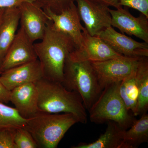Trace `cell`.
Returning a JSON list of instances; mask_svg holds the SVG:
<instances>
[{
    "mask_svg": "<svg viewBox=\"0 0 148 148\" xmlns=\"http://www.w3.org/2000/svg\"><path fill=\"white\" fill-rule=\"evenodd\" d=\"M41 40L34 44V47L44 78L61 83L66 59L75 47L69 37L53 27L51 20L48 21Z\"/></svg>",
    "mask_w": 148,
    "mask_h": 148,
    "instance_id": "6da1fadb",
    "label": "cell"
},
{
    "mask_svg": "<svg viewBox=\"0 0 148 148\" xmlns=\"http://www.w3.org/2000/svg\"><path fill=\"white\" fill-rule=\"evenodd\" d=\"M40 112L49 113H67L74 115L79 123L86 124L87 114L79 94L66 89L61 82L42 78L35 83Z\"/></svg>",
    "mask_w": 148,
    "mask_h": 148,
    "instance_id": "7a4b0ae2",
    "label": "cell"
},
{
    "mask_svg": "<svg viewBox=\"0 0 148 148\" xmlns=\"http://www.w3.org/2000/svg\"><path fill=\"white\" fill-rule=\"evenodd\" d=\"M78 119L73 114L40 112L27 120L25 127L32 134L38 148H56L69 130Z\"/></svg>",
    "mask_w": 148,
    "mask_h": 148,
    "instance_id": "3957f363",
    "label": "cell"
},
{
    "mask_svg": "<svg viewBox=\"0 0 148 148\" xmlns=\"http://www.w3.org/2000/svg\"><path fill=\"white\" fill-rule=\"evenodd\" d=\"M61 83L68 90L79 94L88 111L103 90L90 62L72 61L69 57L64 66Z\"/></svg>",
    "mask_w": 148,
    "mask_h": 148,
    "instance_id": "277c9868",
    "label": "cell"
},
{
    "mask_svg": "<svg viewBox=\"0 0 148 148\" xmlns=\"http://www.w3.org/2000/svg\"><path fill=\"white\" fill-rule=\"evenodd\" d=\"M120 82L109 85L102 90L88 111L91 122L103 124L112 121L126 130L136 120L129 113L119 95Z\"/></svg>",
    "mask_w": 148,
    "mask_h": 148,
    "instance_id": "5b68a950",
    "label": "cell"
},
{
    "mask_svg": "<svg viewBox=\"0 0 148 148\" xmlns=\"http://www.w3.org/2000/svg\"><path fill=\"white\" fill-rule=\"evenodd\" d=\"M140 58L123 57L90 62L102 89L120 82L136 71Z\"/></svg>",
    "mask_w": 148,
    "mask_h": 148,
    "instance_id": "8992f818",
    "label": "cell"
},
{
    "mask_svg": "<svg viewBox=\"0 0 148 148\" xmlns=\"http://www.w3.org/2000/svg\"><path fill=\"white\" fill-rule=\"evenodd\" d=\"M81 21L90 36H98L111 27L112 17L108 7L91 0H75Z\"/></svg>",
    "mask_w": 148,
    "mask_h": 148,
    "instance_id": "52a82bcc",
    "label": "cell"
},
{
    "mask_svg": "<svg viewBox=\"0 0 148 148\" xmlns=\"http://www.w3.org/2000/svg\"><path fill=\"white\" fill-rule=\"evenodd\" d=\"M82 34V45L75 49L69 54V59L71 61L97 62L124 57L113 50L99 37L90 36L84 27Z\"/></svg>",
    "mask_w": 148,
    "mask_h": 148,
    "instance_id": "ba28073f",
    "label": "cell"
},
{
    "mask_svg": "<svg viewBox=\"0 0 148 148\" xmlns=\"http://www.w3.org/2000/svg\"><path fill=\"white\" fill-rule=\"evenodd\" d=\"M37 59L34 42L21 27L16 33L0 66V74L14 67Z\"/></svg>",
    "mask_w": 148,
    "mask_h": 148,
    "instance_id": "9c48e42d",
    "label": "cell"
},
{
    "mask_svg": "<svg viewBox=\"0 0 148 148\" xmlns=\"http://www.w3.org/2000/svg\"><path fill=\"white\" fill-rule=\"evenodd\" d=\"M21 27L34 42L44 36L48 21L51 20L43 9L34 2H25L18 7Z\"/></svg>",
    "mask_w": 148,
    "mask_h": 148,
    "instance_id": "30bf717a",
    "label": "cell"
},
{
    "mask_svg": "<svg viewBox=\"0 0 148 148\" xmlns=\"http://www.w3.org/2000/svg\"><path fill=\"white\" fill-rule=\"evenodd\" d=\"M116 53L129 58L148 57V44L139 42L122 33L112 27L106 29L98 35Z\"/></svg>",
    "mask_w": 148,
    "mask_h": 148,
    "instance_id": "8fae6325",
    "label": "cell"
},
{
    "mask_svg": "<svg viewBox=\"0 0 148 148\" xmlns=\"http://www.w3.org/2000/svg\"><path fill=\"white\" fill-rule=\"evenodd\" d=\"M50 17L53 27L71 38L75 48L82 45L83 41L82 30L84 27L75 3L72 4L60 14H55L49 10H44Z\"/></svg>",
    "mask_w": 148,
    "mask_h": 148,
    "instance_id": "7c38bea8",
    "label": "cell"
},
{
    "mask_svg": "<svg viewBox=\"0 0 148 148\" xmlns=\"http://www.w3.org/2000/svg\"><path fill=\"white\" fill-rule=\"evenodd\" d=\"M112 21L111 26L115 27L122 34L134 36L148 44V18L141 14L133 16L122 7L113 10L109 9Z\"/></svg>",
    "mask_w": 148,
    "mask_h": 148,
    "instance_id": "4fadbf2b",
    "label": "cell"
},
{
    "mask_svg": "<svg viewBox=\"0 0 148 148\" xmlns=\"http://www.w3.org/2000/svg\"><path fill=\"white\" fill-rule=\"evenodd\" d=\"M0 80L8 90L22 85L36 83L44 77L38 59L16 66L0 74Z\"/></svg>",
    "mask_w": 148,
    "mask_h": 148,
    "instance_id": "5bb4252c",
    "label": "cell"
},
{
    "mask_svg": "<svg viewBox=\"0 0 148 148\" xmlns=\"http://www.w3.org/2000/svg\"><path fill=\"white\" fill-rule=\"evenodd\" d=\"M38 100V94L34 83L22 85L10 91V102L20 115L26 119L33 117L40 112Z\"/></svg>",
    "mask_w": 148,
    "mask_h": 148,
    "instance_id": "9a60e30c",
    "label": "cell"
},
{
    "mask_svg": "<svg viewBox=\"0 0 148 148\" xmlns=\"http://www.w3.org/2000/svg\"><path fill=\"white\" fill-rule=\"evenodd\" d=\"M19 20L18 7L5 9L0 26V66L14 39Z\"/></svg>",
    "mask_w": 148,
    "mask_h": 148,
    "instance_id": "2e32d148",
    "label": "cell"
},
{
    "mask_svg": "<svg viewBox=\"0 0 148 148\" xmlns=\"http://www.w3.org/2000/svg\"><path fill=\"white\" fill-rule=\"evenodd\" d=\"M107 127L104 133L95 142L81 143L73 148H122L125 130L115 122H107Z\"/></svg>",
    "mask_w": 148,
    "mask_h": 148,
    "instance_id": "e0dca14e",
    "label": "cell"
},
{
    "mask_svg": "<svg viewBox=\"0 0 148 148\" xmlns=\"http://www.w3.org/2000/svg\"><path fill=\"white\" fill-rule=\"evenodd\" d=\"M148 114H142L140 119L136 120L128 129L125 131L122 148H137L148 143Z\"/></svg>",
    "mask_w": 148,
    "mask_h": 148,
    "instance_id": "ac0fdd59",
    "label": "cell"
},
{
    "mask_svg": "<svg viewBox=\"0 0 148 148\" xmlns=\"http://www.w3.org/2000/svg\"><path fill=\"white\" fill-rule=\"evenodd\" d=\"M148 57H140L135 73L138 90L137 115L147 112L148 109Z\"/></svg>",
    "mask_w": 148,
    "mask_h": 148,
    "instance_id": "d6986e66",
    "label": "cell"
},
{
    "mask_svg": "<svg viewBox=\"0 0 148 148\" xmlns=\"http://www.w3.org/2000/svg\"><path fill=\"white\" fill-rule=\"evenodd\" d=\"M136 71L120 83L119 93L127 110L137 116L138 90L135 80Z\"/></svg>",
    "mask_w": 148,
    "mask_h": 148,
    "instance_id": "ffe728a7",
    "label": "cell"
},
{
    "mask_svg": "<svg viewBox=\"0 0 148 148\" xmlns=\"http://www.w3.org/2000/svg\"><path fill=\"white\" fill-rule=\"evenodd\" d=\"M27 120L20 115L15 108L0 102V129L24 127Z\"/></svg>",
    "mask_w": 148,
    "mask_h": 148,
    "instance_id": "44dd1931",
    "label": "cell"
},
{
    "mask_svg": "<svg viewBox=\"0 0 148 148\" xmlns=\"http://www.w3.org/2000/svg\"><path fill=\"white\" fill-rule=\"evenodd\" d=\"M14 143L15 148H38L32 134L25 127L15 130Z\"/></svg>",
    "mask_w": 148,
    "mask_h": 148,
    "instance_id": "7402d4cb",
    "label": "cell"
},
{
    "mask_svg": "<svg viewBox=\"0 0 148 148\" xmlns=\"http://www.w3.org/2000/svg\"><path fill=\"white\" fill-rule=\"evenodd\" d=\"M75 0H35L34 2L44 10L60 14L74 3Z\"/></svg>",
    "mask_w": 148,
    "mask_h": 148,
    "instance_id": "603a6c76",
    "label": "cell"
},
{
    "mask_svg": "<svg viewBox=\"0 0 148 148\" xmlns=\"http://www.w3.org/2000/svg\"><path fill=\"white\" fill-rule=\"evenodd\" d=\"M119 4L134 9L148 18V0H119Z\"/></svg>",
    "mask_w": 148,
    "mask_h": 148,
    "instance_id": "cb8c5ba5",
    "label": "cell"
},
{
    "mask_svg": "<svg viewBox=\"0 0 148 148\" xmlns=\"http://www.w3.org/2000/svg\"><path fill=\"white\" fill-rule=\"evenodd\" d=\"M16 129H0V148H15L14 135Z\"/></svg>",
    "mask_w": 148,
    "mask_h": 148,
    "instance_id": "d4e9b609",
    "label": "cell"
},
{
    "mask_svg": "<svg viewBox=\"0 0 148 148\" xmlns=\"http://www.w3.org/2000/svg\"><path fill=\"white\" fill-rule=\"evenodd\" d=\"M35 0H0V9L18 7L25 2H34Z\"/></svg>",
    "mask_w": 148,
    "mask_h": 148,
    "instance_id": "484cf974",
    "label": "cell"
},
{
    "mask_svg": "<svg viewBox=\"0 0 148 148\" xmlns=\"http://www.w3.org/2000/svg\"><path fill=\"white\" fill-rule=\"evenodd\" d=\"M10 91L4 86L0 80V102L7 103L10 102Z\"/></svg>",
    "mask_w": 148,
    "mask_h": 148,
    "instance_id": "4316f807",
    "label": "cell"
},
{
    "mask_svg": "<svg viewBox=\"0 0 148 148\" xmlns=\"http://www.w3.org/2000/svg\"><path fill=\"white\" fill-rule=\"evenodd\" d=\"M93 1L99 3L107 6H112L116 9L122 7L119 4V0H91Z\"/></svg>",
    "mask_w": 148,
    "mask_h": 148,
    "instance_id": "83f0119b",
    "label": "cell"
},
{
    "mask_svg": "<svg viewBox=\"0 0 148 148\" xmlns=\"http://www.w3.org/2000/svg\"><path fill=\"white\" fill-rule=\"evenodd\" d=\"M5 9H0V26L1 24L2 21L3 16L4 12Z\"/></svg>",
    "mask_w": 148,
    "mask_h": 148,
    "instance_id": "f1b7e54d",
    "label": "cell"
}]
</instances>
